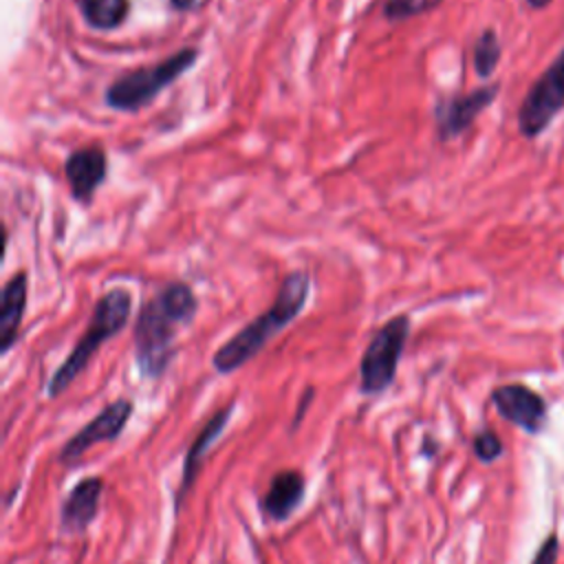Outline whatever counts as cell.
<instances>
[{
    "label": "cell",
    "instance_id": "cell-1",
    "mask_svg": "<svg viewBox=\"0 0 564 564\" xmlns=\"http://www.w3.org/2000/svg\"><path fill=\"white\" fill-rule=\"evenodd\" d=\"M196 295L185 282L165 284L134 322V359L145 379H159L174 357V337L196 315Z\"/></svg>",
    "mask_w": 564,
    "mask_h": 564
},
{
    "label": "cell",
    "instance_id": "cell-2",
    "mask_svg": "<svg viewBox=\"0 0 564 564\" xmlns=\"http://www.w3.org/2000/svg\"><path fill=\"white\" fill-rule=\"evenodd\" d=\"M311 291L308 273L291 271L273 300V304L260 313L256 319L245 324L234 337H229L212 357V366L220 375H229L253 359L271 337H275L284 326H289L304 308Z\"/></svg>",
    "mask_w": 564,
    "mask_h": 564
},
{
    "label": "cell",
    "instance_id": "cell-3",
    "mask_svg": "<svg viewBox=\"0 0 564 564\" xmlns=\"http://www.w3.org/2000/svg\"><path fill=\"white\" fill-rule=\"evenodd\" d=\"M130 311H132V295L126 289H112L97 300L84 335L77 339L68 357L59 364V368L53 372L48 381V388H46L48 399H55L70 388V383L86 370L88 361L95 357L99 346L106 339L115 337L128 324Z\"/></svg>",
    "mask_w": 564,
    "mask_h": 564
},
{
    "label": "cell",
    "instance_id": "cell-4",
    "mask_svg": "<svg viewBox=\"0 0 564 564\" xmlns=\"http://www.w3.org/2000/svg\"><path fill=\"white\" fill-rule=\"evenodd\" d=\"M196 57H198V48L187 46V48L172 53L170 57H165L161 62L130 70V73L117 77L106 88L104 99L112 110L137 112L143 106H148L176 77H181L187 68H192Z\"/></svg>",
    "mask_w": 564,
    "mask_h": 564
},
{
    "label": "cell",
    "instance_id": "cell-5",
    "mask_svg": "<svg viewBox=\"0 0 564 564\" xmlns=\"http://www.w3.org/2000/svg\"><path fill=\"white\" fill-rule=\"evenodd\" d=\"M408 335H410V317L401 313L388 319L370 337L359 361L361 394H379L392 386Z\"/></svg>",
    "mask_w": 564,
    "mask_h": 564
},
{
    "label": "cell",
    "instance_id": "cell-6",
    "mask_svg": "<svg viewBox=\"0 0 564 564\" xmlns=\"http://www.w3.org/2000/svg\"><path fill=\"white\" fill-rule=\"evenodd\" d=\"M564 110V48L529 86L518 108V132L538 139Z\"/></svg>",
    "mask_w": 564,
    "mask_h": 564
},
{
    "label": "cell",
    "instance_id": "cell-7",
    "mask_svg": "<svg viewBox=\"0 0 564 564\" xmlns=\"http://www.w3.org/2000/svg\"><path fill=\"white\" fill-rule=\"evenodd\" d=\"M134 412V405L130 399H115L112 403H108L104 410H99L84 427H79L59 449L57 460L62 465H73L77 463L90 447H95L97 443H110L115 441L126 423L130 421Z\"/></svg>",
    "mask_w": 564,
    "mask_h": 564
},
{
    "label": "cell",
    "instance_id": "cell-8",
    "mask_svg": "<svg viewBox=\"0 0 564 564\" xmlns=\"http://www.w3.org/2000/svg\"><path fill=\"white\" fill-rule=\"evenodd\" d=\"M498 90H500V84H485L469 93L438 99L434 106L438 139L449 141L460 137L465 130H469L478 119V115L496 101Z\"/></svg>",
    "mask_w": 564,
    "mask_h": 564
},
{
    "label": "cell",
    "instance_id": "cell-9",
    "mask_svg": "<svg viewBox=\"0 0 564 564\" xmlns=\"http://www.w3.org/2000/svg\"><path fill=\"white\" fill-rule=\"evenodd\" d=\"M491 403L505 421L531 434L538 432L546 421V401L542 394L522 383H505L494 388Z\"/></svg>",
    "mask_w": 564,
    "mask_h": 564
},
{
    "label": "cell",
    "instance_id": "cell-10",
    "mask_svg": "<svg viewBox=\"0 0 564 564\" xmlns=\"http://www.w3.org/2000/svg\"><path fill=\"white\" fill-rule=\"evenodd\" d=\"M104 494V480L99 476L82 478L66 494L59 509V527L64 533H84L99 513V502Z\"/></svg>",
    "mask_w": 564,
    "mask_h": 564
},
{
    "label": "cell",
    "instance_id": "cell-11",
    "mask_svg": "<svg viewBox=\"0 0 564 564\" xmlns=\"http://www.w3.org/2000/svg\"><path fill=\"white\" fill-rule=\"evenodd\" d=\"M234 414V403H227L223 405L220 410H216L207 423L198 430V434L194 436V441L189 443L187 452H185V458H183V471H181V482H178V489H176V496H174V507L178 509L181 502L185 500L187 491L192 489L196 476H198V469L205 460V454L207 449L214 445V441L223 434V430L227 427L229 419Z\"/></svg>",
    "mask_w": 564,
    "mask_h": 564
},
{
    "label": "cell",
    "instance_id": "cell-12",
    "mask_svg": "<svg viewBox=\"0 0 564 564\" xmlns=\"http://www.w3.org/2000/svg\"><path fill=\"white\" fill-rule=\"evenodd\" d=\"M106 172H108V159L99 145L79 148L64 163V174H66L70 194L79 203H90L95 189L106 178Z\"/></svg>",
    "mask_w": 564,
    "mask_h": 564
},
{
    "label": "cell",
    "instance_id": "cell-13",
    "mask_svg": "<svg viewBox=\"0 0 564 564\" xmlns=\"http://www.w3.org/2000/svg\"><path fill=\"white\" fill-rule=\"evenodd\" d=\"M304 489H306V480L302 471L282 469L271 478L264 496L260 498V511L269 520L282 522L297 509V505L304 498Z\"/></svg>",
    "mask_w": 564,
    "mask_h": 564
},
{
    "label": "cell",
    "instance_id": "cell-14",
    "mask_svg": "<svg viewBox=\"0 0 564 564\" xmlns=\"http://www.w3.org/2000/svg\"><path fill=\"white\" fill-rule=\"evenodd\" d=\"M26 271H18L11 280L2 286L0 297V355H7L13 344L18 341L20 324L26 308Z\"/></svg>",
    "mask_w": 564,
    "mask_h": 564
},
{
    "label": "cell",
    "instance_id": "cell-15",
    "mask_svg": "<svg viewBox=\"0 0 564 564\" xmlns=\"http://www.w3.org/2000/svg\"><path fill=\"white\" fill-rule=\"evenodd\" d=\"M79 9L88 26L115 29L126 20L130 0H79Z\"/></svg>",
    "mask_w": 564,
    "mask_h": 564
},
{
    "label": "cell",
    "instance_id": "cell-16",
    "mask_svg": "<svg viewBox=\"0 0 564 564\" xmlns=\"http://www.w3.org/2000/svg\"><path fill=\"white\" fill-rule=\"evenodd\" d=\"M502 46L494 29H485L474 42V70L480 79H489L498 68Z\"/></svg>",
    "mask_w": 564,
    "mask_h": 564
},
{
    "label": "cell",
    "instance_id": "cell-17",
    "mask_svg": "<svg viewBox=\"0 0 564 564\" xmlns=\"http://www.w3.org/2000/svg\"><path fill=\"white\" fill-rule=\"evenodd\" d=\"M443 0H386L383 2V18L390 22L408 20L419 13H427L436 9Z\"/></svg>",
    "mask_w": 564,
    "mask_h": 564
},
{
    "label": "cell",
    "instance_id": "cell-18",
    "mask_svg": "<svg viewBox=\"0 0 564 564\" xmlns=\"http://www.w3.org/2000/svg\"><path fill=\"white\" fill-rule=\"evenodd\" d=\"M471 447H474L476 458L482 460V463H491L502 454V443H500L498 434L494 430H487V427L476 432V436L471 441Z\"/></svg>",
    "mask_w": 564,
    "mask_h": 564
},
{
    "label": "cell",
    "instance_id": "cell-19",
    "mask_svg": "<svg viewBox=\"0 0 564 564\" xmlns=\"http://www.w3.org/2000/svg\"><path fill=\"white\" fill-rule=\"evenodd\" d=\"M557 535L555 533H551L542 544H540V549H538V553L533 555V560H531V564H555V560H557Z\"/></svg>",
    "mask_w": 564,
    "mask_h": 564
},
{
    "label": "cell",
    "instance_id": "cell-20",
    "mask_svg": "<svg viewBox=\"0 0 564 564\" xmlns=\"http://www.w3.org/2000/svg\"><path fill=\"white\" fill-rule=\"evenodd\" d=\"M313 397H315V390H313V388H306L304 394H302V399H300V403H297V410H295V414H293L291 430H295V427L302 423V419H304V414H306V410H308Z\"/></svg>",
    "mask_w": 564,
    "mask_h": 564
},
{
    "label": "cell",
    "instance_id": "cell-21",
    "mask_svg": "<svg viewBox=\"0 0 564 564\" xmlns=\"http://www.w3.org/2000/svg\"><path fill=\"white\" fill-rule=\"evenodd\" d=\"M524 2H527L531 9H535V11H538V9H546L553 0H524Z\"/></svg>",
    "mask_w": 564,
    "mask_h": 564
},
{
    "label": "cell",
    "instance_id": "cell-22",
    "mask_svg": "<svg viewBox=\"0 0 564 564\" xmlns=\"http://www.w3.org/2000/svg\"><path fill=\"white\" fill-rule=\"evenodd\" d=\"M170 2H172V7L178 9V11H185V9H189V7L194 4V0H170Z\"/></svg>",
    "mask_w": 564,
    "mask_h": 564
}]
</instances>
